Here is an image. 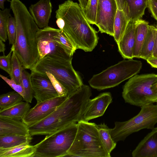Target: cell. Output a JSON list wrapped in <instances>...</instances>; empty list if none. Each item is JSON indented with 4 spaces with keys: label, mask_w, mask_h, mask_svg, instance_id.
<instances>
[{
    "label": "cell",
    "mask_w": 157,
    "mask_h": 157,
    "mask_svg": "<svg viewBox=\"0 0 157 157\" xmlns=\"http://www.w3.org/2000/svg\"><path fill=\"white\" fill-rule=\"evenodd\" d=\"M56 29L48 26L39 29L36 34L39 59L47 55L59 58L72 60V56L55 40L54 33Z\"/></svg>",
    "instance_id": "10"
},
{
    "label": "cell",
    "mask_w": 157,
    "mask_h": 157,
    "mask_svg": "<svg viewBox=\"0 0 157 157\" xmlns=\"http://www.w3.org/2000/svg\"><path fill=\"white\" fill-rule=\"evenodd\" d=\"M157 81V75L148 74L136 75L124 84L122 96L125 102L131 105L144 106L157 102V94L152 89Z\"/></svg>",
    "instance_id": "8"
},
{
    "label": "cell",
    "mask_w": 157,
    "mask_h": 157,
    "mask_svg": "<svg viewBox=\"0 0 157 157\" xmlns=\"http://www.w3.org/2000/svg\"><path fill=\"white\" fill-rule=\"evenodd\" d=\"M100 139L104 147L110 155L112 151L115 148L117 143L112 138L111 134V128L104 123L96 125Z\"/></svg>",
    "instance_id": "23"
},
{
    "label": "cell",
    "mask_w": 157,
    "mask_h": 157,
    "mask_svg": "<svg viewBox=\"0 0 157 157\" xmlns=\"http://www.w3.org/2000/svg\"><path fill=\"white\" fill-rule=\"evenodd\" d=\"M23 97L15 91L10 92L0 96V111L22 101Z\"/></svg>",
    "instance_id": "27"
},
{
    "label": "cell",
    "mask_w": 157,
    "mask_h": 157,
    "mask_svg": "<svg viewBox=\"0 0 157 157\" xmlns=\"http://www.w3.org/2000/svg\"><path fill=\"white\" fill-rule=\"evenodd\" d=\"M54 38L55 40L71 56H72L77 49L69 39L60 29H56Z\"/></svg>",
    "instance_id": "28"
},
{
    "label": "cell",
    "mask_w": 157,
    "mask_h": 157,
    "mask_svg": "<svg viewBox=\"0 0 157 157\" xmlns=\"http://www.w3.org/2000/svg\"><path fill=\"white\" fill-rule=\"evenodd\" d=\"M147 6L153 16L157 20V0H148Z\"/></svg>",
    "instance_id": "37"
},
{
    "label": "cell",
    "mask_w": 157,
    "mask_h": 157,
    "mask_svg": "<svg viewBox=\"0 0 157 157\" xmlns=\"http://www.w3.org/2000/svg\"><path fill=\"white\" fill-rule=\"evenodd\" d=\"M34 145L24 144L13 147L0 148V157H34Z\"/></svg>",
    "instance_id": "21"
},
{
    "label": "cell",
    "mask_w": 157,
    "mask_h": 157,
    "mask_svg": "<svg viewBox=\"0 0 157 157\" xmlns=\"http://www.w3.org/2000/svg\"><path fill=\"white\" fill-rule=\"evenodd\" d=\"M112 97L109 92L101 93L88 100L83 113L81 120L86 121L102 116L111 103Z\"/></svg>",
    "instance_id": "14"
},
{
    "label": "cell",
    "mask_w": 157,
    "mask_h": 157,
    "mask_svg": "<svg viewBox=\"0 0 157 157\" xmlns=\"http://www.w3.org/2000/svg\"><path fill=\"white\" fill-rule=\"evenodd\" d=\"M29 103L21 101L3 110L0 111V117L22 120L30 109Z\"/></svg>",
    "instance_id": "22"
},
{
    "label": "cell",
    "mask_w": 157,
    "mask_h": 157,
    "mask_svg": "<svg viewBox=\"0 0 157 157\" xmlns=\"http://www.w3.org/2000/svg\"><path fill=\"white\" fill-rule=\"evenodd\" d=\"M25 68L13 51L11 58V74L10 78L17 84L22 82L21 76L23 70Z\"/></svg>",
    "instance_id": "29"
},
{
    "label": "cell",
    "mask_w": 157,
    "mask_h": 157,
    "mask_svg": "<svg viewBox=\"0 0 157 157\" xmlns=\"http://www.w3.org/2000/svg\"><path fill=\"white\" fill-rule=\"evenodd\" d=\"M30 136L28 126L22 120L0 117V136Z\"/></svg>",
    "instance_id": "18"
},
{
    "label": "cell",
    "mask_w": 157,
    "mask_h": 157,
    "mask_svg": "<svg viewBox=\"0 0 157 157\" xmlns=\"http://www.w3.org/2000/svg\"><path fill=\"white\" fill-rule=\"evenodd\" d=\"M31 135H6L0 136V148H7L24 144H29L32 139Z\"/></svg>",
    "instance_id": "26"
},
{
    "label": "cell",
    "mask_w": 157,
    "mask_h": 157,
    "mask_svg": "<svg viewBox=\"0 0 157 157\" xmlns=\"http://www.w3.org/2000/svg\"><path fill=\"white\" fill-rule=\"evenodd\" d=\"M30 78L33 96L37 102L59 97L46 74L31 71Z\"/></svg>",
    "instance_id": "13"
},
{
    "label": "cell",
    "mask_w": 157,
    "mask_h": 157,
    "mask_svg": "<svg viewBox=\"0 0 157 157\" xmlns=\"http://www.w3.org/2000/svg\"><path fill=\"white\" fill-rule=\"evenodd\" d=\"M142 66L140 61L123 60L94 75L89 83L91 87L98 90L113 87L137 75Z\"/></svg>",
    "instance_id": "7"
},
{
    "label": "cell",
    "mask_w": 157,
    "mask_h": 157,
    "mask_svg": "<svg viewBox=\"0 0 157 157\" xmlns=\"http://www.w3.org/2000/svg\"><path fill=\"white\" fill-rule=\"evenodd\" d=\"M77 125L76 135L66 156L111 157L102 144L96 124L81 120Z\"/></svg>",
    "instance_id": "4"
},
{
    "label": "cell",
    "mask_w": 157,
    "mask_h": 157,
    "mask_svg": "<svg viewBox=\"0 0 157 157\" xmlns=\"http://www.w3.org/2000/svg\"><path fill=\"white\" fill-rule=\"evenodd\" d=\"M153 56L157 57V29H156L155 43L153 53Z\"/></svg>",
    "instance_id": "40"
},
{
    "label": "cell",
    "mask_w": 157,
    "mask_h": 157,
    "mask_svg": "<svg viewBox=\"0 0 157 157\" xmlns=\"http://www.w3.org/2000/svg\"><path fill=\"white\" fill-rule=\"evenodd\" d=\"M152 67L157 68V57L152 56L146 60Z\"/></svg>",
    "instance_id": "38"
},
{
    "label": "cell",
    "mask_w": 157,
    "mask_h": 157,
    "mask_svg": "<svg viewBox=\"0 0 157 157\" xmlns=\"http://www.w3.org/2000/svg\"><path fill=\"white\" fill-rule=\"evenodd\" d=\"M152 89L155 93L157 94V81L153 85Z\"/></svg>",
    "instance_id": "44"
},
{
    "label": "cell",
    "mask_w": 157,
    "mask_h": 157,
    "mask_svg": "<svg viewBox=\"0 0 157 157\" xmlns=\"http://www.w3.org/2000/svg\"><path fill=\"white\" fill-rule=\"evenodd\" d=\"M156 28L149 25L147 37L140 53V58L146 60L153 56L155 43Z\"/></svg>",
    "instance_id": "24"
},
{
    "label": "cell",
    "mask_w": 157,
    "mask_h": 157,
    "mask_svg": "<svg viewBox=\"0 0 157 157\" xmlns=\"http://www.w3.org/2000/svg\"><path fill=\"white\" fill-rule=\"evenodd\" d=\"M0 76L15 91L20 94L23 97L24 99L25 96V92L22 82L18 84L12 79H9L1 74Z\"/></svg>",
    "instance_id": "36"
},
{
    "label": "cell",
    "mask_w": 157,
    "mask_h": 157,
    "mask_svg": "<svg viewBox=\"0 0 157 157\" xmlns=\"http://www.w3.org/2000/svg\"><path fill=\"white\" fill-rule=\"evenodd\" d=\"M25 69H24L23 70L21 76V81L25 92L24 100L29 103H31L34 94L31 81V73H29Z\"/></svg>",
    "instance_id": "31"
},
{
    "label": "cell",
    "mask_w": 157,
    "mask_h": 157,
    "mask_svg": "<svg viewBox=\"0 0 157 157\" xmlns=\"http://www.w3.org/2000/svg\"><path fill=\"white\" fill-rule=\"evenodd\" d=\"M157 123V104H153L141 107L136 116L123 122L116 121L111 128L110 134L116 142L124 141L131 134L143 129L152 130Z\"/></svg>",
    "instance_id": "9"
},
{
    "label": "cell",
    "mask_w": 157,
    "mask_h": 157,
    "mask_svg": "<svg viewBox=\"0 0 157 157\" xmlns=\"http://www.w3.org/2000/svg\"><path fill=\"white\" fill-rule=\"evenodd\" d=\"M156 103V104H157V102Z\"/></svg>",
    "instance_id": "45"
},
{
    "label": "cell",
    "mask_w": 157,
    "mask_h": 157,
    "mask_svg": "<svg viewBox=\"0 0 157 157\" xmlns=\"http://www.w3.org/2000/svg\"><path fill=\"white\" fill-rule=\"evenodd\" d=\"M7 1L8 2H10L11 1L10 0H0V8L2 10H4V2Z\"/></svg>",
    "instance_id": "43"
},
{
    "label": "cell",
    "mask_w": 157,
    "mask_h": 157,
    "mask_svg": "<svg viewBox=\"0 0 157 157\" xmlns=\"http://www.w3.org/2000/svg\"><path fill=\"white\" fill-rule=\"evenodd\" d=\"M16 37L13 51L25 69L32 68L39 59L36 34L39 28L25 5L20 0H11Z\"/></svg>",
    "instance_id": "2"
},
{
    "label": "cell",
    "mask_w": 157,
    "mask_h": 157,
    "mask_svg": "<svg viewBox=\"0 0 157 157\" xmlns=\"http://www.w3.org/2000/svg\"><path fill=\"white\" fill-rule=\"evenodd\" d=\"M77 123H73L47 135L34 145V157L66 156L75 138Z\"/></svg>",
    "instance_id": "6"
},
{
    "label": "cell",
    "mask_w": 157,
    "mask_h": 157,
    "mask_svg": "<svg viewBox=\"0 0 157 157\" xmlns=\"http://www.w3.org/2000/svg\"><path fill=\"white\" fill-rule=\"evenodd\" d=\"M117 8L115 0H98L95 25L101 33L114 35V22Z\"/></svg>",
    "instance_id": "11"
},
{
    "label": "cell",
    "mask_w": 157,
    "mask_h": 157,
    "mask_svg": "<svg viewBox=\"0 0 157 157\" xmlns=\"http://www.w3.org/2000/svg\"><path fill=\"white\" fill-rule=\"evenodd\" d=\"M133 157H157V127L139 143L132 152Z\"/></svg>",
    "instance_id": "17"
},
{
    "label": "cell",
    "mask_w": 157,
    "mask_h": 157,
    "mask_svg": "<svg viewBox=\"0 0 157 157\" xmlns=\"http://www.w3.org/2000/svg\"><path fill=\"white\" fill-rule=\"evenodd\" d=\"M4 42L0 39V52L3 53L4 54V52L6 50L5 45Z\"/></svg>",
    "instance_id": "42"
},
{
    "label": "cell",
    "mask_w": 157,
    "mask_h": 157,
    "mask_svg": "<svg viewBox=\"0 0 157 157\" xmlns=\"http://www.w3.org/2000/svg\"><path fill=\"white\" fill-rule=\"evenodd\" d=\"M91 95L90 87L83 84L68 96L50 114L29 126L30 135H47L81 120L87 102Z\"/></svg>",
    "instance_id": "1"
},
{
    "label": "cell",
    "mask_w": 157,
    "mask_h": 157,
    "mask_svg": "<svg viewBox=\"0 0 157 157\" xmlns=\"http://www.w3.org/2000/svg\"><path fill=\"white\" fill-rule=\"evenodd\" d=\"M67 97H58L37 102L30 109L22 121L28 126L45 118L52 113L67 99Z\"/></svg>",
    "instance_id": "12"
},
{
    "label": "cell",
    "mask_w": 157,
    "mask_h": 157,
    "mask_svg": "<svg viewBox=\"0 0 157 157\" xmlns=\"http://www.w3.org/2000/svg\"><path fill=\"white\" fill-rule=\"evenodd\" d=\"M52 9L50 0H39L29 7V12L39 29L48 26Z\"/></svg>",
    "instance_id": "16"
},
{
    "label": "cell",
    "mask_w": 157,
    "mask_h": 157,
    "mask_svg": "<svg viewBox=\"0 0 157 157\" xmlns=\"http://www.w3.org/2000/svg\"><path fill=\"white\" fill-rule=\"evenodd\" d=\"M46 74L50 79L53 87L57 92L59 97H67L68 92L62 84L51 73L46 72Z\"/></svg>",
    "instance_id": "33"
},
{
    "label": "cell",
    "mask_w": 157,
    "mask_h": 157,
    "mask_svg": "<svg viewBox=\"0 0 157 157\" xmlns=\"http://www.w3.org/2000/svg\"><path fill=\"white\" fill-rule=\"evenodd\" d=\"M98 0H89L83 11L90 24L95 25Z\"/></svg>",
    "instance_id": "32"
},
{
    "label": "cell",
    "mask_w": 157,
    "mask_h": 157,
    "mask_svg": "<svg viewBox=\"0 0 157 157\" xmlns=\"http://www.w3.org/2000/svg\"><path fill=\"white\" fill-rule=\"evenodd\" d=\"M11 9L0 10V39L5 42L7 39V26L9 19L11 15Z\"/></svg>",
    "instance_id": "30"
},
{
    "label": "cell",
    "mask_w": 157,
    "mask_h": 157,
    "mask_svg": "<svg viewBox=\"0 0 157 157\" xmlns=\"http://www.w3.org/2000/svg\"><path fill=\"white\" fill-rule=\"evenodd\" d=\"M78 1L80 6L83 10L86 6L89 0H78Z\"/></svg>",
    "instance_id": "41"
},
{
    "label": "cell",
    "mask_w": 157,
    "mask_h": 157,
    "mask_svg": "<svg viewBox=\"0 0 157 157\" xmlns=\"http://www.w3.org/2000/svg\"><path fill=\"white\" fill-rule=\"evenodd\" d=\"M56 17L62 18L64 26L61 29L77 49L92 51L97 44V32L90 25L79 4L67 0L58 6Z\"/></svg>",
    "instance_id": "3"
},
{
    "label": "cell",
    "mask_w": 157,
    "mask_h": 157,
    "mask_svg": "<svg viewBox=\"0 0 157 157\" xmlns=\"http://www.w3.org/2000/svg\"><path fill=\"white\" fill-rule=\"evenodd\" d=\"M129 21L122 10L117 9L114 22V35L117 43L123 35Z\"/></svg>",
    "instance_id": "25"
},
{
    "label": "cell",
    "mask_w": 157,
    "mask_h": 157,
    "mask_svg": "<svg viewBox=\"0 0 157 157\" xmlns=\"http://www.w3.org/2000/svg\"><path fill=\"white\" fill-rule=\"evenodd\" d=\"M149 26L147 22L140 19L136 20L133 58H140L142 48L148 33Z\"/></svg>",
    "instance_id": "20"
},
{
    "label": "cell",
    "mask_w": 157,
    "mask_h": 157,
    "mask_svg": "<svg viewBox=\"0 0 157 157\" xmlns=\"http://www.w3.org/2000/svg\"><path fill=\"white\" fill-rule=\"evenodd\" d=\"M136 20L129 21L122 37L117 43L118 50L124 59H132L136 38Z\"/></svg>",
    "instance_id": "15"
},
{
    "label": "cell",
    "mask_w": 157,
    "mask_h": 157,
    "mask_svg": "<svg viewBox=\"0 0 157 157\" xmlns=\"http://www.w3.org/2000/svg\"><path fill=\"white\" fill-rule=\"evenodd\" d=\"M117 4V9L122 10L123 9L124 0H115Z\"/></svg>",
    "instance_id": "39"
},
{
    "label": "cell",
    "mask_w": 157,
    "mask_h": 157,
    "mask_svg": "<svg viewBox=\"0 0 157 157\" xmlns=\"http://www.w3.org/2000/svg\"><path fill=\"white\" fill-rule=\"evenodd\" d=\"M16 33L15 20L14 17L11 16L9 19L7 26V36L10 44L13 45L14 44Z\"/></svg>",
    "instance_id": "35"
},
{
    "label": "cell",
    "mask_w": 157,
    "mask_h": 157,
    "mask_svg": "<svg viewBox=\"0 0 157 157\" xmlns=\"http://www.w3.org/2000/svg\"><path fill=\"white\" fill-rule=\"evenodd\" d=\"M148 0H124L123 10L128 21L140 19L144 14Z\"/></svg>",
    "instance_id": "19"
},
{
    "label": "cell",
    "mask_w": 157,
    "mask_h": 157,
    "mask_svg": "<svg viewBox=\"0 0 157 157\" xmlns=\"http://www.w3.org/2000/svg\"><path fill=\"white\" fill-rule=\"evenodd\" d=\"M14 50V44L12 45L9 54L6 56L4 54L0 56V67L6 72L10 76L11 74V54Z\"/></svg>",
    "instance_id": "34"
},
{
    "label": "cell",
    "mask_w": 157,
    "mask_h": 157,
    "mask_svg": "<svg viewBox=\"0 0 157 157\" xmlns=\"http://www.w3.org/2000/svg\"><path fill=\"white\" fill-rule=\"evenodd\" d=\"M30 70L42 74L47 71L52 73L66 89L67 97L83 84L72 66V60L47 55L39 60Z\"/></svg>",
    "instance_id": "5"
}]
</instances>
